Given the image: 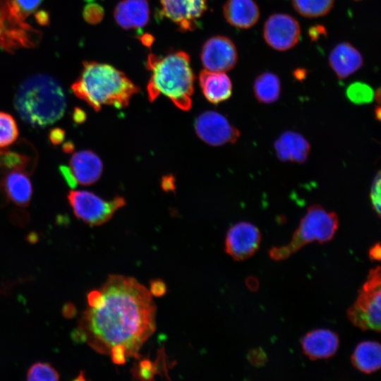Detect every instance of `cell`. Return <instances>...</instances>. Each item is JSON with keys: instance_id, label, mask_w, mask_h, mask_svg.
Returning <instances> with one entry per match:
<instances>
[{"instance_id": "cell-1", "label": "cell", "mask_w": 381, "mask_h": 381, "mask_svg": "<svg viewBox=\"0 0 381 381\" xmlns=\"http://www.w3.org/2000/svg\"><path fill=\"white\" fill-rule=\"evenodd\" d=\"M87 303L77 337L101 353L121 345L134 356L155 329L151 294L133 279L111 277Z\"/></svg>"}, {"instance_id": "cell-2", "label": "cell", "mask_w": 381, "mask_h": 381, "mask_svg": "<svg viewBox=\"0 0 381 381\" xmlns=\"http://www.w3.org/2000/svg\"><path fill=\"white\" fill-rule=\"evenodd\" d=\"M71 90L97 111L104 105L124 108L133 95L139 92V87L122 71L111 65L95 61L83 62Z\"/></svg>"}, {"instance_id": "cell-3", "label": "cell", "mask_w": 381, "mask_h": 381, "mask_svg": "<svg viewBox=\"0 0 381 381\" xmlns=\"http://www.w3.org/2000/svg\"><path fill=\"white\" fill-rule=\"evenodd\" d=\"M20 118L34 127H46L64 114L66 99L60 83L53 77L37 74L26 78L14 97Z\"/></svg>"}, {"instance_id": "cell-4", "label": "cell", "mask_w": 381, "mask_h": 381, "mask_svg": "<svg viewBox=\"0 0 381 381\" xmlns=\"http://www.w3.org/2000/svg\"><path fill=\"white\" fill-rule=\"evenodd\" d=\"M146 66L152 73L147 86L149 100L152 102L163 95L180 109L189 110L195 77L188 54L183 51L165 56L150 54Z\"/></svg>"}, {"instance_id": "cell-5", "label": "cell", "mask_w": 381, "mask_h": 381, "mask_svg": "<svg viewBox=\"0 0 381 381\" xmlns=\"http://www.w3.org/2000/svg\"><path fill=\"white\" fill-rule=\"evenodd\" d=\"M338 226L337 214L327 212L320 205H312L301 219L290 242L283 246L272 247L269 255L274 260H283L311 242H328L334 236Z\"/></svg>"}, {"instance_id": "cell-6", "label": "cell", "mask_w": 381, "mask_h": 381, "mask_svg": "<svg viewBox=\"0 0 381 381\" xmlns=\"http://www.w3.org/2000/svg\"><path fill=\"white\" fill-rule=\"evenodd\" d=\"M380 267L370 270L354 303L347 310L350 322L362 330L380 331Z\"/></svg>"}, {"instance_id": "cell-7", "label": "cell", "mask_w": 381, "mask_h": 381, "mask_svg": "<svg viewBox=\"0 0 381 381\" xmlns=\"http://www.w3.org/2000/svg\"><path fill=\"white\" fill-rule=\"evenodd\" d=\"M67 198L75 215L92 226L105 223L126 204L122 197L106 200L87 190H70Z\"/></svg>"}, {"instance_id": "cell-8", "label": "cell", "mask_w": 381, "mask_h": 381, "mask_svg": "<svg viewBox=\"0 0 381 381\" xmlns=\"http://www.w3.org/2000/svg\"><path fill=\"white\" fill-rule=\"evenodd\" d=\"M301 27L296 19L286 13H274L265 21L263 38L271 48L284 52L298 42Z\"/></svg>"}, {"instance_id": "cell-9", "label": "cell", "mask_w": 381, "mask_h": 381, "mask_svg": "<svg viewBox=\"0 0 381 381\" xmlns=\"http://www.w3.org/2000/svg\"><path fill=\"white\" fill-rule=\"evenodd\" d=\"M195 129L202 140L213 146L235 143L240 136L239 131L225 116L214 111L199 115L195 122Z\"/></svg>"}, {"instance_id": "cell-10", "label": "cell", "mask_w": 381, "mask_h": 381, "mask_svg": "<svg viewBox=\"0 0 381 381\" xmlns=\"http://www.w3.org/2000/svg\"><path fill=\"white\" fill-rule=\"evenodd\" d=\"M102 169V160L91 150H81L74 153L68 167H60L64 178L72 188L77 183L87 186L95 183L101 176Z\"/></svg>"}, {"instance_id": "cell-11", "label": "cell", "mask_w": 381, "mask_h": 381, "mask_svg": "<svg viewBox=\"0 0 381 381\" xmlns=\"http://www.w3.org/2000/svg\"><path fill=\"white\" fill-rule=\"evenodd\" d=\"M200 58L206 70L226 72L236 66L238 52L231 39L217 35L210 37L205 42L202 47Z\"/></svg>"}, {"instance_id": "cell-12", "label": "cell", "mask_w": 381, "mask_h": 381, "mask_svg": "<svg viewBox=\"0 0 381 381\" xmlns=\"http://www.w3.org/2000/svg\"><path fill=\"white\" fill-rule=\"evenodd\" d=\"M260 242L261 233L257 226L248 222H238L226 234L225 251L234 260L243 261L256 253Z\"/></svg>"}, {"instance_id": "cell-13", "label": "cell", "mask_w": 381, "mask_h": 381, "mask_svg": "<svg viewBox=\"0 0 381 381\" xmlns=\"http://www.w3.org/2000/svg\"><path fill=\"white\" fill-rule=\"evenodd\" d=\"M160 5L162 15L183 32L194 30L207 8V0H160Z\"/></svg>"}, {"instance_id": "cell-14", "label": "cell", "mask_w": 381, "mask_h": 381, "mask_svg": "<svg viewBox=\"0 0 381 381\" xmlns=\"http://www.w3.org/2000/svg\"><path fill=\"white\" fill-rule=\"evenodd\" d=\"M303 352L310 360L333 356L339 346L338 335L329 329H319L308 332L301 340Z\"/></svg>"}, {"instance_id": "cell-15", "label": "cell", "mask_w": 381, "mask_h": 381, "mask_svg": "<svg viewBox=\"0 0 381 381\" xmlns=\"http://www.w3.org/2000/svg\"><path fill=\"white\" fill-rule=\"evenodd\" d=\"M329 64L339 78L344 79L362 67L363 59L355 47L344 42L337 44L331 51Z\"/></svg>"}, {"instance_id": "cell-16", "label": "cell", "mask_w": 381, "mask_h": 381, "mask_svg": "<svg viewBox=\"0 0 381 381\" xmlns=\"http://www.w3.org/2000/svg\"><path fill=\"white\" fill-rule=\"evenodd\" d=\"M116 23L125 30L140 28L145 26L150 17L147 0H121L114 11Z\"/></svg>"}, {"instance_id": "cell-17", "label": "cell", "mask_w": 381, "mask_h": 381, "mask_svg": "<svg viewBox=\"0 0 381 381\" xmlns=\"http://www.w3.org/2000/svg\"><path fill=\"white\" fill-rule=\"evenodd\" d=\"M223 14L231 25L248 29L258 23L260 12L254 0H226L223 6Z\"/></svg>"}, {"instance_id": "cell-18", "label": "cell", "mask_w": 381, "mask_h": 381, "mask_svg": "<svg viewBox=\"0 0 381 381\" xmlns=\"http://www.w3.org/2000/svg\"><path fill=\"white\" fill-rule=\"evenodd\" d=\"M200 85L205 97L212 104L228 99L232 94V84L224 72L203 70L199 75Z\"/></svg>"}, {"instance_id": "cell-19", "label": "cell", "mask_w": 381, "mask_h": 381, "mask_svg": "<svg viewBox=\"0 0 381 381\" xmlns=\"http://www.w3.org/2000/svg\"><path fill=\"white\" fill-rule=\"evenodd\" d=\"M274 149L280 160L302 163L306 160L310 146L300 133L287 131L275 141Z\"/></svg>"}, {"instance_id": "cell-20", "label": "cell", "mask_w": 381, "mask_h": 381, "mask_svg": "<svg viewBox=\"0 0 381 381\" xmlns=\"http://www.w3.org/2000/svg\"><path fill=\"white\" fill-rule=\"evenodd\" d=\"M4 187L8 197L18 206L29 205L32 194V183L28 174L20 169L11 171L4 177Z\"/></svg>"}, {"instance_id": "cell-21", "label": "cell", "mask_w": 381, "mask_h": 381, "mask_svg": "<svg viewBox=\"0 0 381 381\" xmlns=\"http://www.w3.org/2000/svg\"><path fill=\"white\" fill-rule=\"evenodd\" d=\"M352 365L358 370L370 374L380 368L381 347L377 341L361 342L351 358Z\"/></svg>"}, {"instance_id": "cell-22", "label": "cell", "mask_w": 381, "mask_h": 381, "mask_svg": "<svg viewBox=\"0 0 381 381\" xmlns=\"http://www.w3.org/2000/svg\"><path fill=\"white\" fill-rule=\"evenodd\" d=\"M280 90L279 77L271 72L261 73L253 83V92L256 99L264 104L276 102L279 97Z\"/></svg>"}, {"instance_id": "cell-23", "label": "cell", "mask_w": 381, "mask_h": 381, "mask_svg": "<svg viewBox=\"0 0 381 381\" xmlns=\"http://www.w3.org/2000/svg\"><path fill=\"white\" fill-rule=\"evenodd\" d=\"M294 10L306 18L327 15L333 8L334 0H291Z\"/></svg>"}, {"instance_id": "cell-24", "label": "cell", "mask_w": 381, "mask_h": 381, "mask_svg": "<svg viewBox=\"0 0 381 381\" xmlns=\"http://www.w3.org/2000/svg\"><path fill=\"white\" fill-rule=\"evenodd\" d=\"M18 136V128L15 119L6 112L0 111V147L13 143Z\"/></svg>"}, {"instance_id": "cell-25", "label": "cell", "mask_w": 381, "mask_h": 381, "mask_svg": "<svg viewBox=\"0 0 381 381\" xmlns=\"http://www.w3.org/2000/svg\"><path fill=\"white\" fill-rule=\"evenodd\" d=\"M346 95L348 99L355 104H365L372 102L374 92L368 84L355 82L347 87Z\"/></svg>"}, {"instance_id": "cell-26", "label": "cell", "mask_w": 381, "mask_h": 381, "mask_svg": "<svg viewBox=\"0 0 381 381\" xmlns=\"http://www.w3.org/2000/svg\"><path fill=\"white\" fill-rule=\"evenodd\" d=\"M59 379L58 372L47 363H35L27 373V380L30 381H56Z\"/></svg>"}, {"instance_id": "cell-27", "label": "cell", "mask_w": 381, "mask_h": 381, "mask_svg": "<svg viewBox=\"0 0 381 381\" xmlns=\"http://www.w3.org/2000/svg\"><path fill=\"white\" fill-rule=\"evenodd\" d=\"M104 14L103 7L96 3H89L83 11L84 20L92 25L99 23L103 19Z\"/></svg>"}, {"instance_id": "cell-28", "label": "cell", "mask_w": 381, "mask_h": 381, "mask_svg": "<svg viewBox=\"0 0 381 381\" xmlns=\"http://www.w3.org/2000/svg\"><path fill=\"white\" fill-rule=\"evenodd\" d=\"M380 179V172L378 171L373 179L370 193V199L373 208L378 217H380L381 212Z\"/></svg>"}, {"instance_id": "cell-29", "label": "cell", "mask_w": 381, "mask_h": 381, "mask_svg": "<svg viewBox=\"0 0 381 381\" xmlns=\"http://www.w3.org/2000/svg\"><path fill=\"white\" fill-rule=\"evenodd\" d=\"M18 12L25 18L34 12L40 6L42 0H11Z\"/></svg>"}, {"instance_id": "cell-30", "label": "cell", "mask_w": 381, "mask_h": 381, "mask_svg": "<svg viewBox=\"0 0 381 381\" xmlns=\"http://www.w3.org/2000/svg\"><path fill=\"white\" fill-rule=\"evenodd\" d=\"M136 370L137 375L140 379L152 380L154 376L155 368L149 360L145 359L140 361Z\"/></svg>"}, {"instance_id": "cell-31", "label": "cell", "mask_w": 381, "mask_h": 381, "mask_svg": "<svg viewBox=\"0 0 381 381\" xmlns=\"http://www.w3.org/2000/svg\"><path fill=\"white\" fill-rule=\"evenodd\" d=\"M110 354L113 362L116 364H123L127 356L125 348L121 345H116L110 349Z\"/></svg>"}, {"instance_id": "cell-32", "label": "cell", "mask_w": 381, "mask_h": 381, "mask_svg": "<svg viewBox=\"0 0 381 381\" xmlns=\"http://www.w3.org/2000/svg\"><path fill=\"white\" fill-rule=\"evenodd\" d=\"M248 360L253 365H261L266 361L265 353L260 349H253L248 355Z\"/></svg>"}, {"instance_id": "cell-33", "label": "cell", "mask_w": 381, "mask_h": 381, "mask_svg": "<svg viewBox=\"0 0 381 381\" xmlns=\"http://www.w3.org/2000/svg\"><path fill=\"white\" fill-rule=\"evenodd\" d=\"M166 290V285L162 281L156 279L150 282V292L151 294L159 297L164 295Z\"/></svg>"}, {"instance_id": "cell-34", "label": "cell", "mask_w": 381, "mask_h": 381, "mask_svg": "<svg viewBox=\"0 0 381 381\" xmlns=\"http://www.w3.org/2000/svg\"><path fill=\"white\" fill-rule=\"evenodd\" d=\"M308 35L312 41H316L321 35H326L325 28L321 25H316L310 28Z\"/></svg>"}, {"instance_id": "cell-35", "label": "cell", "mask_w": 381, "mask_h": 381, "mask_svg": "<svg viewBox=\"0 0 381 381\" xmlns=\"http://www.w3.org/2000/svg\"><path fill=\"white\" fill-rule=\"evenodd\" d=\"M49 137L52 143L54 145H57L64 140V131L59 128L53 129L51 131Z\"/></svg>"}, {"instance_id": "cell-36", "label": "cell", "mask_w": 381, "mask_h": 381, "mask_svg": "<svg viewBox=\"0 0 381 381\" xmlns=\"http://www.w3.org/2000/svg\"><path fill=\"white\" fill-rule=\"evenodd\" d=\"M37 22L41 25H47L49 23V16L47 11H40L35 15Z\"/></svg>"}, {"instance_id": "cell-37", "label": "cell", "mask_w": 381, "mask_h": 381, "mask_svg": "<svg viewBox=\"0 0 381 381\" xmlns=\"http://www.w3.org/2000/svg\"><path fill=\"white\" fill-rule=\"evenodd\" d=\"M369 257L373 260H380L381 257V248L380 243L375 244L369 250Z\"/></svg>"}, {"instance_id": "cell-38", "label": "cell", "mask_w": 381, "mask_h": 381, "mask_svg": "<svg viewBox=\"0 0 381 381\" xmlns=\"http://www.w3.org/2000/svg\"><path fill=\"white\" fill-rule=\"evenodd\" d=\"M307 70L306 69H304V68H296L294 73H293V75H294V77L298 80H303L306 75H307Z\"/></svg>"}, {"instance_id": "cell-39", "label": "cell", "mask_w": 381, "mask_h": 381, "mask_svg": "<svg viewBox=\"0 0 381 381\" xmlns=\"http://www.w3.org/2000/svg\"><path fill=\"white\" fill-rule=\"evenodd\" d=\"M162 183L163 188L167 190L174 188V182L171 176L164 178Z\"/></svg>"}, {"instance_id": "cell-40", "label": "cell", "mask_w": 381, "mask_h": 381, "mask_svg": "<svg viewBox=\"0 0 381 381\" xmlns=\"http://www.w3.org/2000/svg\"><path fill=\"white\" fill-rule=\"evenodd\" d=\"M73 116L75 117V122L76 121L78 122V121H83V117L85 116V115L83 114V111H81L80 109H76L75 110Z\"/></svg>"}, {"instance_id": "cell-41", "label": "cell", "mask_w": 381, "mask_h": 381, "mask_svg": "<svg viewBox=\"0 0 381 381\" xmlns=\"http://www.w3.org/2000/svg\"><path fill=\"white\" fill-rule=\"evenodd\" d=\"M374 95L375 99L379 102L380 99V89L378 88L377 91L375 92Z\"/></svg>"}, {"instance_id": "cell-42", "label": "cell", "mask_w": 381, "mask_h": 381, "mask_svg": "<svg viewBox=\"0 0 381 381\" xmlns=\"http://www.w3.org/2000/svg\"><path fill=\"white\" fill-rule=\"evenodd\" d=\"M375 116H376V118L380 121V107L379 106L375 108Z\"/></svg>"}]
</instances>
